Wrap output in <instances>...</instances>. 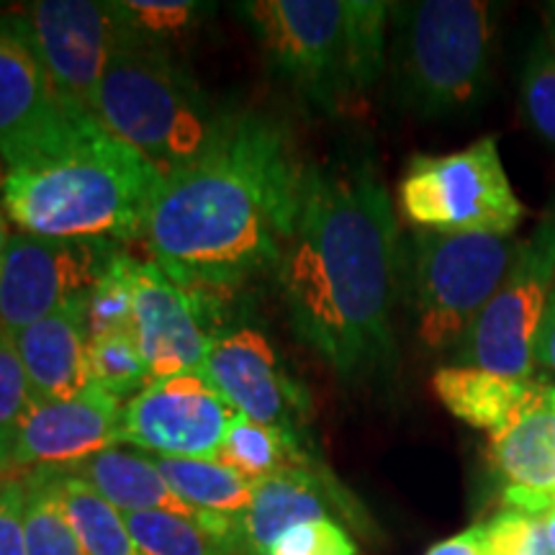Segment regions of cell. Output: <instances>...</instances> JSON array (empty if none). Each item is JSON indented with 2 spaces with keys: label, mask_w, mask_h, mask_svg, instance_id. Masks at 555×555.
<instances>
[{
  "label": "cell",
  "mask_w": 555,
  "mask_h": 555,
  "mask_svg": "<svg viewBox=\"0 0 555 555\" xmlns=\"http://www.w3.org/2000/svg\"><path fill=\"white\" fill-rule=\"evenodd\" d=\"M204 371L237 414L298 433L309 397L304 386L288 376L262 332L237 327L214 337Z\"/></svg>",
  "instance_id": "5bb4252c"
},
{
  "label": "cell",
  "mask_w": 555,
  "mask_h": 555,
  "mask_svg": "<svg viewBox=\"0 0 555 555\" xmlns=\"http://www.w3.org/2000/svg\"><path fill=\"white\" fill-rule=\"evenodd\" d=\"M522 237L420 232L404 242V286L416 337L429 350H453L502 286Z\"/></svg>",
  "instance_id": "52a82bcc"
},
{
  "label": "cell",
  "mask_w": 555,
  "mask_h": 555,
  "mask_svg": "<svg viewBox=\"0 0 555 555\" xmlns=\"http://www.w3.org/2000/svg\"><path fill=\"white\" fill-rule=\"evenodd\" d=\"M18 16L62 103L69 111L93 116L95 90L127 31L114 3L37 0Z\"/></svg>",
  "instance_id": "8fae6325"
},
{
  "label": "cell",
  "mask_w": 555,
  "mask_h": 555,
  "mask_svg": "<svg viewBox=\"0 0 555 555\" xmlns=\"http://www.w3.org/2000/svg\"><path fill=\"white\" fill-rule=\"evenodd\" d=\"M555 283V201L522 240L517 260L453 350V363L535 378L538 332Z\"/></svg>",
  "instance_id": "9c48e42d"
},
{
  "label": "cell",
  "mask_w": 555,
  "mask_h": 555,
  "mask_svg": "<svg viewBox=\"0 0 555 555\" xmlns=\"http://www.w3.org/2000/svg\"><path fill=\"white\" fill-rule=\"evenodd\" d=\"M262 555H358V547L345 527L327 517L291 527Z\"/></svg>",
  "instance_id": "1f68e13d"
},
{
  "label": "cell",
  "mask_w": 555,
  "mask_h": 555,
  "mask_svg": "<svg viewBox=\"0 0 555 555\" xmlns=\"http://www.w3.org/2000/svg\"><path fill=\"white\" fill-rule=\"evenodd\" d=\"M34 404V391L26 376L13 337L0 330V429H16L21 416Z\"/></svg>",
  "instance_id": "d6a6232c"
},
{
  "label": "cell",
  "mask_w": 555,
  "mask_h": 555,
  "mask_svg": "<svg viewBox=\"0 0 555 555\" xmlns=\"http://www.w3.org/2000/svg\"><path fill=\"white\" fill-rule=\"evenodd\" d=\"M535 360H538V367H545V371L555 373V283H553L551 298H547L543 322H540Z\"/></svg>",
  "instance_id": "d590c367"
},
{
  "label": "cell",
  "mask_w": 555,
  "mask_h": 555,
  "mask_svg": "<svg viewBox=\"0 0 555 555\" xmlns=\"http://www.w3.org/2000/svg\"><path fill=\"white\" fill-rule=\"evenodd\" d=\"M170 489L196 512L242 517L253 502L255 483L217 457H155Z\"/></svg>",
  "instance_id": "7402d4cb"
},
{
  "label": "cell",
  "mask_w": 555,
  "mask_h": 555,
  "mask_svg": "<svg viewBox=\"0 0 555 555\" xmlns=\"http://www.w3.org/2000/svg\"><path fill=\"white\" fill-rule=\"evenodd\" d=\"M489 461L504 486V506L545 515L555 504V384L538 378L527 404L489 435Z\"/></svg>",
  "instance_id": "e0dca14e"
},
{
  "label": "cell",
  "mask_w": 555,
  "mask_h": 555,
  "mask_svg": "<svg viewBox=\"0 0 555 555\" xmlns=\"http://www.w3.org/2000/svg\"><path fill=\"white\" fill-rule=\"evenodd\" d=\"M483 538L486 525H476L470 530H463L457 535L433 545L425 555H483Z\"/></svg>",
  "instance_id": "e575fe53"
},
{
  "label": "cell",
  "mask_w": 555,
  "mask_h": 555,
  "mask_svg": "<svg viewBox=\"0 0 555 555\" xmlns=\"http://www.w3.org/2000/svg\"><path fill=\"white\" fill-rule=\"evenodd\" d=\"M88 304L62 309L13 335L37 401H69L90 386Z\"/></svg>",
  "instance_id": "ac0fdd59"
},
{
  "label": "cell",
  "mask_w": 555,
  "mask_h": 555,
  "mask_svg": "<svg viewBox=\"0 0 555 555\" xmlns=\"http://www.w3.org/2000/svg\"><path fill=\"white\" fill-rule=\"evenodd\" d=\"M217 461L232 470H237L253 483L278 474V470L311 466L301 448L298 433L283 427L260 425L237 414L229 425V433L221 442Z\"/></svg>",
  "instance_id": "cb8c5ba5"
},
{
  "label": "cell",
  "mask_w": 555,
  "mask_h": 555,
  "mask_svg": "<svg viewBox=\"0 0 555 555\" xmlns=\"http://www.w3.org/2000/svg\"><path fill=\"white\" fill-rule=\"evenodd\" d=\"M24 478L26 551L29 555H88L57 502L52 468H37Z\"/></svg>",
  "instance_id": "d4e9b609"
},
{
  "label": "cell",
  "mask_w": 555,
  "mask_h": 555,
  "mask_svg": "<svg viewBox=\"0 0 555 555\" xmlns=\"http://www.w3.org/2000/svg\"><path fill=\"white\" fill-rule=\"evenodd\" d=\"M88 367L90 384L119 401L124 397L134 399L144 386L152 384L134 327L88 339Z\"/></svg>",
  "instance_id": "484cf974"
},
{
  "label": "cell",
  "mask_w": 555,
  "mask_h": 555,
  "mask_svg": "<svg viewBox=\"0 0 555 555\" xmlns=\"http://www.w3.org/2000/svg\"><path fill=\"white\" fill-rule=\"evenodd\" d=\"M543 16H545V37L551 39V44L555 47V0L553 3H545Z\"/></svg>",
  "instance_id": "f35d334b"
},
{
  "label": "cell",
  "mask_w": 555,
  "mask_h": 555,
  "mask_svg": "<svg viewBox=\"0 0 555 555\" xmlns=\"http://www.w3.org/2000/svg\"><path fill=\"white\" fill-rule=\"evenodd\" d=\"M11 240H13L11 219H9V214H5L3 204H0V260H3V255H5V249H9Z\"/></svg>",
  "instance_id": "74e56055"
},
{
  "label": "cell",
  "mask_w": 555,
  "mask_h": 555,
  "mask_svg": "<svg viewBox=\"0 0 555 555\" xmlns=\"http://www.w3.org/2000/svg\"><path fill=\"white\" fill-rule=\"evenodd\" d=\"M134 296H137V260L124 249L103 270L88 298L86 330L88 339H95L106 332L127 330L134 322Z\"/></svg>",
  "instance_id": "83f0119b"
},
{
  "label": "cell",
  "mask_w": 555,
  "mask_h": 555,
  "mask_svg": "<svg viewBox=\"0 0 555 555\" xmlns=\"http://www.w3.org/2000/svg\"><path fill=\"white\" fill-rule=\"evenodd\" d=\"M24 512V478H3L0 481V555H29Z\"/></svg>",
  "instance_id": "836d02e7"
},
{
  "label": "cell",
  "mask_w": 555,
  "mask_h": 555,
  "mask_svg": "<svg viewBox=\"0 0 555 555\" xmlns=\"http://www.w3.org/2000/svg\"><path fill=\"white\" fill-rule=\"evenodd\" d=\"M391 5L380 0H255L242 16L270 65L307 106L345 116L386 69Z\"/></svg>",
  "instance_id": "277c9868"
},
{
  "label": "cell",
  "mask_w": 555,
  "mask_h": 555,
  "mask_svg": "<svg viewBox=\"0 0 555 555\" xmlns=\"http://www.w3.org/2000/svg\"><path fill=\"white\" fill-rule=\"evenodd\" d=\"M16 466H13V433L0 429V481L9 478Z\"/></svg>",
  "instance_id": "8d00e7d4"
},
{
  "label": "cell",
  "mask_w": 555,
  "mask_h": 555,
  "mask_svg": "<svg viewBox=\"0 0 555 555\" xmlns=\"http://www.w3.org/2000/svg\"><path fill=\"white\" fill-rule=\"evenodd\" d=\"M307 165L258 111L224 114L204 155L159 180L142 240L183 288H237L278 270L294 237Z\"/></svg>",
  "instance_id": "7a4b0ae2"
},
{
  "label": "cell",
  "mask_w": 555,
  "mask_h": 555,
  "mask_svg": "<svg viewBox=\"0 0 555 555\" xmlns=\"http://www.w3.org/2000/svg\"><path fill=\"white\" fill-rule=\"evenodd\" d=\"M399 211L425 232L494 237H515L527 217L496 137H481L448 155H414L399 180Z\"/></svg>",
  "instance_id": "ba28073f"
},
{
  "label": "cell",
  "mask_w": 555,
  "mask_h": 555,
  "mask_svg": "<svg viewBox=\"0 0 555 555\" xmlns=\"http://www.w3.org/2000/svg\"><path fill=\"white\" fill-rule=\"evenodd\" d=\"M519 106L532 134L555 152V47L538 34L519 73Z\"/></svg>",
  "instance_id": "4316f807"
},
{
  "label": "cell",
  "mask_w": 555,
  "mask_h": 555,
  "mask_svg": "<svg viewBox=\"0 0 555 555\" xmlns=\"http://www.w3.org/2000/svg\"><path fill=\"white\" fill-rule=\"evenodd\" d=\"M330 483L314 466L278 470L255 483L253 502L240 517L242 555H262L291 527L330 517Z\"/></svg>",
  "instance_id": "d6986e66"
},
{
  "label": "cell",
  "mask_w": 555,
  "mask_h": 555,
  "mask_svg": "<svg viewBox=\"0 0 555 555\" xmlns=\"http://www.w3.org/2000/svg\"><path fill=\"white\" fill-rule=\"evenodd\" d=\"M5 172H9V165H5V159H0V191H3V183H5Z\"/></svg>",
  "instance_id": "60d3db41"
},
{
  "label": "cell",
  "mask_w": 555,
  "mask_h": 555,
  "mask_svg": "<svg viewBox=\"0 0 555 555\" xmlns=\"http://www.w3.org/2000/svg\"><path fill=\"white\" fill-rule=\"evenodd\" d=\"M291 327L350 386L391 378L404 240L367 157L307 165L294 237L278 262Z\"/></svg>",
  "instance_id": "6da1fadb"
},
{
  "label": "cell",
  "mask_w": 555,
  "mask_h": 555,
  "mask_svg": "<svg viewBox=\"0 0 555 555\" xmlns=\"http://www.w3.org/2000/svg\"><path fill=\"white\" fill-rule=\"evenodd\" d=\"M67 474L82 478L90 489L99 491L119 512H168V515L185 517L196 525L204 515L170 489V483L159 474L155 457L108 448L103 453L90 455L88 461L69 468Z\"/></svg>",
  "instance_id": "ffe728a7"
},
{
  "label": "cell",
  "mask_w": 555,
  "mask_h": 555,
  "mask_svg": "<svg viewBox=\"0 0 555 555\" xmlns=\"http://www.w3.org/2000/svg\"><path fill=\"white\" fill-rule=\"evenodd\" d=\"M119 249L116 242L13 234L0 260V330L13 337L62 309L88 304Z\"/></svg>",
  "instance_id": "30bf717a"
},
{
  "label": "cell",
  "mask_w": 555,
  "mask_h": 555,
  "mask_svg": "<svg viewBox=\"0 0 555 555\" xmlns=\"http://www.w3.org/2000/svg\"><path fill=\"white\" fill-rule=\"evenodd\" d=\"M124 406L90 386L69 401H37L13 429V466L69 470L90 455L119 446Z\"/></svg>",
  "instance_id": "9a60e30c"
},
{
  "label": "cell",
  "mask_w": 555,
  "mask_h": 555,
  "mask_svg": "<svg viewBox=\"0 0 555 555\" xmlns=\"http://www.w3.org/2000/svg\"><path fill=\"white\" fill-rule=\"evenodd\" d=\"M483 555H555L543 517L504 509L486 525Z\"/></svg>",
  "instance_id": "4dcf8cb0"
},
{
  "label": "cell",
  "mask_w": 555,
  "mask_h": 555,
  "mask_svg": "<svg viewBox=\"0 0 555 555\" xmlns=\"http://www.w3.org/2000/svg\"><path fill=\"white\" fill-rule=\"evenodd\" d=\"M538 378H509L483 367L442 365L433 376V391L450 414L466 425L496 433L527 404Z\"/></svg>",
  "instance_id": "44dd1931"
},
{
  "label": "cell",
  "mask_w": 555,
  "mask_h": 555,
  "mask_svg": "<svg viewBox=\"0 0 555 555\" xmlns=\"http://www.w3.org/2000/svg\"><path fill=\"white\" fill-rule=\"evenodd\" d=\"M144 555H232L191 519L168 512H121Z\"/></svg>",
  "instance_id": "f1b7e54d"
},
{
  "label": "cell",
  "mask_w": 555,
  "mask_h": 555,
  "mask_svg": "<svg viewBox=\"0 0 555 555\" xmlns=\"http://www.w3.org/2000/svg\"><path fill=\"white\" fill-rule=\"evenodd\" d=\"M114 9L127 31L155 44L178 39L204 13V5L193 0H124V3H114Z\"/></svg>",
  "instance_id": "f546056e"
},
{
  "label": "cell",
  "mask_w": 555,
  "mask_h": 555,
  "mask_svg": "<svg viewBox=\"0 0 555 555\" xmlns=\"http://www.w3.org/2000/svg\"><path fill=\"white\" fill-rule=\"evenodd\" d=\"M496 18L483 0L393 3L388 73L399 106L427 121L481 106L494 80Z\"/></svg>",
  "instance_id": "5b68a950"
},
{
  "label": "cell",
  "mask_w": 555,
  "mask_h": 555,
  "mask_svg": "<svg viewBox=\"0 0 555 555\" xmlns=\"http://www.w3.org/2000/svg\"><path fill=\"white\" fill-rule=\"evenodd\" d=\"M163 176L93 116H78L50 147L9 165L0 204L24 234L47 240H142Z\"/></svg>",
  "instance_id": "3957f363"
},
{
  "label": "cell",
  "mask_w": 555,
  "mask_h": 555,
  "mask_svg": "<svg viewBox=\"0 0 555 555\" xmlns=\"http://www.w3.org/2000/svg\"><path fill=\"white\" fill-rule=\"evenodd\" d=\"M78 116L80 111H69L54 90L24 18L0 16V159L13 165L37 155Z\"/></svg>",
  "instance_id": "4fadbf2b"
},
{
  "label": "cell",
  "mask_w": 555,
  "mask_h": 555,
  "mask_svg": "<svg viewBox=\"0 0 555 555\" xmlns=\"http://www.w3.org/2000/svg\"><path fill=\"white\" fill-rule=\"evenodd\" d=\"M237 416L206 371L152 380L121 414L119 442L157 457H217Z\"/></svg>",
  "instance_id": "7c38bea8"
},
{
  "label": "cell",
  "mask_w": 555,
  "mask_h": 555,
  "mask_svg": "<svg viewBox=\"0 0 555 555\" xmlns=\"http://www.w3.org/2000/svg\"><path fill=\"white\" fill-rule=\"evenodd\" d=\"M540 517H543L545 535H547V540H551V545H553V551H555V504L545 512V515H540Z\"/></svg>",
  "instance_id": "ab89813d"
},
{
  "label": "cell",
  "mask_w": 555,
  "mask_h": 555,
  "mask_svg": "<svg viewBox=\"0 0 555 555\" xmlns=\"http://www.w3.org/2000/svg\"><path fill=\"white\" fill-rule=\"evenodd\" d=\"M93 119L165 178L204 155L224 114L165 44L124 31L95 90Z\"/></svg>",
  "instance_id": "8992f818"
},
{
  "label": "cell",
  "mask_w": 555,
  "mask_h": 555,
  "mask_svg": "<svg viewBox=\"0 0 555 555\" xmlns=\"http://www.w3.org/2000/svg\"><path fill=\"white\" fill-rule=\"evenodd\" d=\"M52 483L62 512L88 555H144L121 512L82 478L67 470H52Z\"/></svg>",
  "instance_id": "603a6c76"
},
{
  "label": "cell",
  "mask_w": 555,
  "mask_h": 555,
  "mask_svg": "<svg viewBox=\"0 0 555 555\" xmlns=\"http://www.w3.org/2000/svg\"><path fill=\"white\" fill-rule=\"evenodd\" d=\"M131 327L137 332L152 380L201 371L214 339L201 322L196 296L152 260L137 262Z\"/></svg>",
  "instance_id": "2e32d148"
}]
</instances>
